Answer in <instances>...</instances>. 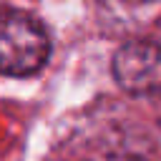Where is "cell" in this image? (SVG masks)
Masks as SVG:
<instances>
[{
    "mask_svg": "<svg viewBox=\"0 0 161 161\" xmlns=\"http://www.w3.org/2000/svg\"><path fill=\"white\" fill-rule=\"evenodd\" d=\"M50 38L45 28L28 13H0V73L30 75L45 65Z\"/></svg>",
    "mask_w": 161,
    "mask_h": 161,
    "instance_id": "obj_1",
    "label": "cell"
},
{
    "mask_svg": "<svg viewBox=\"0 0 161 161\" xmlns=\"http://www.w3.org/2000/svg\"><path fill=\"white\" fill-rule=\"evenodd\" d=\"M113 78L131 96L161 91V45L151 40H128L113 55Z\"/></svg>",
    "mask_w": 161,
    "mask_h": 161,
    "instance_id": "obj_2",
    "label": "cell"
}]
</instances>
